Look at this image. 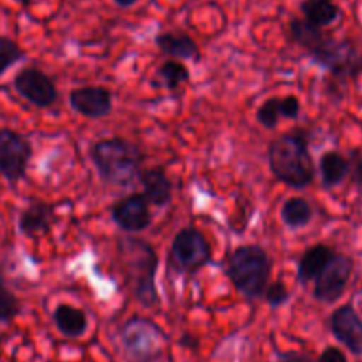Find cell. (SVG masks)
<instances>
[{"label": "cell", "mask_w": 362, "mask_h": 362, "mask_svg": "<svg viewBox=\"0 0 362 362\" xmlns=\"http://www.w3.org/2000/svg\"><path fill=\"white\" fill-rule=\"evenodd\" d=\"M117 247L129 292L141 306H158L159 293L156 288V272L159 260L154 247L138 237H124L117 243Z\"/></svg>", "instance_id": "cell-1"}, {"label": "cell", "mask_w": 362, "mask_h": 362, "mask_svg": "<svg viewBox=\"0 0 362 362\" xmlns=\"http://www.w3.org/2000/svg\"><path fill=\"white\" fill-rule=\"evenodd\" d=\"M269 166L279 182L296 189H304L315 179V163L303 131L281 134L269 145Z\"/></svg>", "instance_id": "cell-2"}, {"label": "cell", "mask_w": 362, "mask_h": 362, "mask_svg": "<svg viewBox=\"0 0 362 362\" xmlns=\"http://www.w3.org/2000/svg\"><path fill=\"white\" fill-rule=\"evenodd\" d=\"M290 34L318 66L325 67L336 76L350 74L354 69V46L350 42L329 37L324 28L308 23L304 18H293L290 21Z\"/></svg>", "instance_id": "cell-3"}, {"label": "cell", "mask_w": 362, "mask_h": 362, "mask_svg": "<svg viewBox=\"0 0 362 362\" xmlns=\"http://www.w3.org/2000/svg\"><path fill=\"white\" fill-rule=\"evenodd\" d=\"M272 260L267 251L257 244L239 246L228 255L225 265V274L247 300H257L264 297L271 283Z\"/></svg>", "instance_id": "cell-4"}, {"label": "cell", "mask_w": 362, "mask_h": 362, "mask_svg": "<svg viewBox=\"0 0 362 362\" xmlns=\"http://www.w3.org/2000/svg\"><path fill=\"white\" fill-rule=\"evenodd\" d=\"M90 159L99 177L113 186H131L140 177V148L124 138H106L92 145Z\"/></svg>", "instance_id": "cell-5"}, {"label": "cell", "mask_w": 362, "mask_h": 362, "mask_svg": "<svg viewBox=\"0 0 362 362\" xmlns=\"http://www.w3.org/2000/svg\"><path fill=\"white\" fill-rule=\"evenodd\" d=\"M212 250L200 230L187 226L173 239L170 247V267L180 274H194L211 262Z\"/></svg>", "instance_id": "cell-6"}, {"label": "cell", "mask_w": 362, "mask_h": 362, "mask_svg": "<svg viewBox=\"0 0 362 362\" xmlns=\"http://www.w3.org/2000/svg\"><path fill=\"white\" fill-rule=\"evenodd\" d=\"M32 159V145L27 136L18 131L0 129V175L11 184L20 182L27 175Z\"/></svg>", "instance_id": "cell-7"}, {"label": "cell", "mask_w": 362, "mask_h": 362, "mask_svg": "<svg viewBox=\"0 0 362 362\" xmlns=\"http://www.w3.org/2000/svg\"><path fill=\"white\" fill-rule=\"evenodd\" d=\"M163 338L165 336H163L161 329L145 318H131L124 325V346L138 361H147L158 356L161 352Z\"/></svg>", "instance_id": "cell-8"}, {"label": "cell", "mask_w": 362, "mask_h": 362, "mask_svg": "<svg viewBox=\"0 0 362 362\" xmlns=\"http://www.w3.org/2000/svg\"><path fill=\"white\" fill-rule=\"evenodd\" d=\"M14 90L37 108H49L55 105L57 92L55 81L37 67H23L13 80Z\"/></svg>", "instance_id": "cell-9"}, {"label": "cell", "mask_w": 362, "mask_h": 362, "mask_svg": "<svg viewBox=\"0 0 362 362\" xmlns=\"http://www.w3.org/2000/svg\"><path fill=\"white\" fill-rule=\"evenodd\" d=\"M354 272V260L346 255H338L332 258L331 264L325 267V271L315 279V299L320 303L332 304L343 296L346 285L350 281V276Z\"/></svg>", "instance_id": "cell-10"}, {"label": "cell", "mask_w": 362, "mask_h": 362, "mask_svg": "<svg viewBox=\"0 0 362 362\" xmlns=\"http://www.w3.org/2000/svg\"><path fill=\"white\" fill-rule=\"evenodd\" d=\"M112 219L124 232L136 233L148 228L152 221L148 202L144 194H129L112 207Z\"/></svg>", "instance_id": "cell-11"}, {"label": "cell", "mask_w": 362, "mask_h": 362, "mask_svg": "<svg viewBox=\"0 0 362 362\" xmlns=\"http://www.w3.org/2000/svg\"><path fill=\"white\" fill-rule=\"evenodd\" d=\"M331 331L354 356H362V318L352 304H343L331 315Z\"/></svg>", "instance_id": "cell-12"}, {"label": "cell", "mask_w": 362, "mask_h": 362, "mask_svg": "<svg viewBox=\"0 0 362 362\" xmlns=\"http://www.w3.org/2000/svg\"><path fill=\"white\" fill-rule=\"evenodd\" d=\"M69 105L87 119H101L112 113V92L106 87H80L71 90Z\"/></svg>", "instance_id": "cell-13"}, {"label": "cell", "mask_w": 362, "mask_h": 362, "mask_svg": "<svg viewBox=\"0 0 362 362\" xmlns=\"http://www.w3.org/2000/svg\"><path fill=\"white\" fill-rule=\"evenodd\" d=\"M57 214L55 207L46 202L34 200L20 212V218H18V230L23 233L25 237H34L45 235L52 230V226L55 225Z\"/></svg>", "instance_id": "cell-14"}, {"label": "cell", "mask_w": 362, "mask_h": 362, "mask_svg": "<svg viewBox=\"0 0 362 362\" xmlns=\"http://www.w3.org/2000/svg\"><path fill=\"white\" fill-rule=\"evenodd\" d=\"M138 180L144 186V197L147 198L148 204L156 205V207H165V205L170 204L173 186L163 166L144 168L140 172Z\"/></svg>", "instance_id": "cell-15"}, {"label": "cell", "mask_w": 362, "mask_h": 362, "mask_svg": "<svg viewBox=\"0 0 362 362\" xmlns=\"http://www.w3.org/2000/svg\"><path fill=\"white\" fill-rule=\"evenodd\" d=\"M159 52L173 60H200L197 41L186 32H161L156 37Z\"/></svg>", "instance_id": "cell-16"}, {"label": "cell", "mask_w": 362, "mask_h": 362, "mask_svg": "<svg viewBox=\"0 0 362 362\" xmlns=\"http://www.w3.org/2000/svg\"><path fill=\"white\" fill-rule=\"evenodd\" d=\"M334 257V251L329 246H325V244H315V246L308 247L299 260L297 279H299L303 285H306L308 281H315V279L325 271V267L331 264Z\"/></svg>", "instance_id": "cell-17"}, {"label": "cell", "mask_w": 362, "mask_h": 362, "mask_svg": "<svg viewBox=\"0 0 362 362\" xmlns=\"http://www.w3.org/2000/svg\"><path fill=\"white\" fill-rule=\"evenodd\" d=\"M53 324L66 338H80L87 331V315L83 310L71 304H59L53 311Z\"/></svg>", "instance_id": "cell-18"}, {"label": "cell", "mask_w": 362, "mask_h": 362, "mask_svg": "<svg viewBox=\"0 0 362 362\" xmlns=\"http://www.w3.org/2000/svg\"><path fill=\"white\" fill-rule=\"evenodd\" d=\"M300 13L304 14V20L308 23L324 28L338 20L341 9H339L334 0H303L300 2Z\"/></svg>", "instance_id": "cell-19"}, {"label": "cell", "mask_w": 362, "mask_h": 362, "mask_svg": "<svg viewBox=\"0 0 362 362\" xmlns=\"http://www.w3.org/2000/svg\"><path fill=\"white\" fill-rule=\"evenodd\" d=\"M350 173V159L341 152L329 151L320 158V177L325 187H334L341 184Z\"/></svg>", "instance_id": "cell-20"}, {"label": "cell", "mask_w": 362, "mask_h": 362, "mask_svg": "<svg viewBox=\"0 0 362 362\" xmlns=\"http://www.w3.org/2000/svg\"><path fill=\"white\" fill-rule=\"evenodd\" d=\"M189 78V69H187L180 60L168 59L166 62H163L161 66H159L158 71H156L152 85H154V87H165L168 88V90H177L180 85L187 83Z\"/></svg>", "instance_id": "cell-21"}, {"label": "cell", "mask_w": 362, "mask_h": 362, "mask_svg": "<svg viewBox=\"0 0 362 362\" xmlns=\"http://www.w3.org/2000/svg\"><path fill=\"white\" fill-rule=\"evenodd\" d=\"M313 218V209H311L310 202L304 198L293 197L286 200L281 207V219L286 226L290 228H303Z\"/></svg>", "instance_id": "cell-22"}, {"label": "cell", "mask_w": 362, "mask_h": 362, "mask_svg": "<svg viewBox=\"0 0 362 362\" xmlns=\"http://www.w3.org/2000/svg\"><path fill=\"white\" fill-rule=\"evenodd\" d=\"M25 52L20 48L16 41H13L7 35H0V76L6 73L7 69L23 60Z\"/></svg>", "instance_id": "cell-23"}, {"label": "cell", "mask_w": 362, "mask_h": 362, "mask_svg": "<svg viewBox=\"0 0 362 362\" xmlns=\"http://www.w3.org/2000/svg\"><path fill=\"white\" fill-rule=\"evenodd\" d=\"M18 313H20V303H18L16 296L6 286L2 272H0V324L14 320Z\"/></svg>", "instance_id": "cell-24"}, {"label": "cell", "mask_w": 362, "mask_h": 362, "mask_svg": "<svg viewBox=\"0 0 362 362\" xmlns=\"http://www.w3.org/2000/svg\"><path fill=\"white\" fill-rule=\"evenodd\" d=\"M279 98H271L267 101H264L260 105V108L257 110V120L264 127L269 129H274L278 126L279 119H281V110H279Z\"/></svg>", "instance_id": "cell-25"}, {"label": "cell", "mask_w": 362, "mask_h": 362, "mask_svg": "<svg viewBox=\"0 0 362 362\" xmlns=\"http://www.w3.org/2000/svg\"><path fill=\"white\" fill-rule=\"evenodd\" d=\"M264 299L269 306L279 308V306H283V304L288 303L290 292L283 281H272V283H269L267 290H265Z\"/></svg>", "instance_id": "cell-26"}, {"label": "cell", "mask_w": 362, "mask_h": 362, "mask_svg": "<svg viewBox=\"0 0 362 362\" xmlns=\"http://www.w3.org/2000/svg\"><path fill=\"white\" fill-rule=\"evenodd\" d=\"M279 110H281V119H297L300 113V101L297 95H285L279 101Z\"/></svg>", "instance_id": "cell-27"}, {"label": "cell", "mask_w": 362, "mask_h": 362, "mask_svg": "<svg viewBox=\"0 0 362 362\" xmlns=\"http://www.w3.org/2000/svg\"><path fill=\"white\" fill-rule=\"evenodd\" d=\"M317 362H349V359H346L345 352L341 349H338V346H327L320 354Z\"/></svg>", "instance_id": "cell-28"}, {"label": "cell", "mask_w": 362, "mask_h": 362, "mask_svg": "<svg viewBox=\"0 0 362 362\" xmlns=\"http://www.w3.org/2000/svg\"><path fill=\"white\" fill-rule=\"evenodd\" d=\"M350 172H352V180L357 186H362V154L356 152L352 156V163H350Z\"/></svg>", "instance_id": "cell-29"}, {"label": "cell", "mask_w": 362, "mask_h": 362, "mask_svg": "<svg viewBox=\"0 0 362 362\" xmlns=\"http://www.w3.org/2000/svg\"><path fill=\"white\" fill-rule=\"evenodd\" d=\"M278 362H313L306 354L296 352V350H290V352H283L278 357Z\"/></svg>", "instance_id": "cell-30"}, {"label": "cell", "mask_w": 362, "mask_h": 362, "mask_svg": "<svg viewBox=\"0 0 362 362\" xmlns=\"http://www.w3.org/2000/svg\"><path fill=\"white\" fill-rule=\"evenodd\" d=\"M119 7H131L138 2V0H113Z\"/></svg>", "instance_id": "cell-31"}, {"label": "cell", "mask_w": 362, "mask_h": 362, "mask_svg": "<svg viewBox=\"0 0 362 362\" xmlns=\"http://www.w3.org/2000/svg\"><path fill=\"white\" fill-rule=\"evenodd\" d=\"M359 66H361V69H362V55H361V60H359Z\"/></svg>", "instance_id": "cell-32"}]
</instances>
